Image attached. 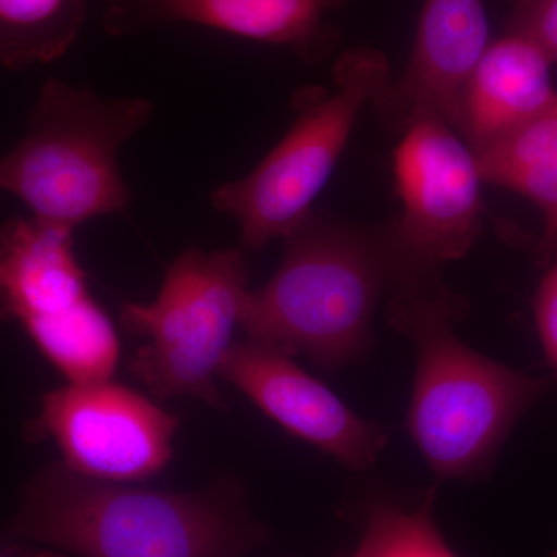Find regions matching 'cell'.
<instances>
[{"instance_id":"obj_1","label":"cell","mask_w":557,"mask_h":557,"mask_svg":"<svg viewBox=\"0 0 557 557\" xmlns=\"http://www.w3.org/2000/svg\"><path fill=\"white\" fill-rule=\"evenodd\" d=\"M263 537L234 480L168 493L86 478L64 463L25 483L5 530L11 544L78 557H237Z\"/></svg>"},{"instance_id":"obj_2","label":"cell","mask_w":557,"mask_h":557,"mask_svg":"<svg viewBox=\"0 0 557 557\" xmlns=\"http://www.w3.org/2000/svg\"><path fill=\"white\" fill-rule=\"evenodd\" d=\"M469 302L443 278L392 289L387 321L417 347L408 431L438 482L482 479L547 381L509 369L454 332Z\"/></svg>"},{"instance_id":"obj_3","label":"cell","mask_w":557,"mask_h":557,"mask_svg":"<svg viewBox=\"0 0 557 557\" xmlns=\"http://www.w3.org/2000/svg\"><path fill=\"white\" fill-rule=\"evenodd\" d=\"M274 276L247 293L248 341L336 372L364 357L381 300L397 285L386 225L364 226L311 209L284 237Z\"/></svg>"},{"instance_id":"obj_4","label":"cell","mask_w":557,"mask_h":557,"mask_svg":"<svg viewBox=\"0 0 557 557\" xmlns=\"http://www.w3.org/2000/svg\"><path fill=\"white\" fill-rule=\"evenodd\" d=\"M153 116L146 98H104L61 79L44 84L27 132L0 157V190L32 218L75 231L129 207L120 152Z\"/></svg>"},{"instance_id":"obj_5","label":"cell","mask_w":557,"mask_h":557,"mask_svg":"<svg viewBox=\"0 0 557 557\" xmlns=\"http://www.w3.org/2000/svg\"><path fill=\"white\" fill-rule=\"evenodd\" d=\"M391 65L376 49L344 53L335 89L296 97L295 123L258 166L211 193L212 207L240 225V248L260 251L284 239L327 186L359 116L391 83Z\"/></svg>"},{"instance_id":"obj_6","label":"cell","mask_w":557,"mask_h":557,"mask_svg":"<svg viewBox=\"0 0 557 557\" xmlns=\"http://www.w3.org/2000/svg\"><path fill=\"white\" fill-rule=\"evenodd\" d=\"M248 281L242 248L183 251L156 300L123 304L124 330L148 339L129 359L132 375L156 398L190 397L225 410L215 376L239 325Z\"/></svg>"},{"instance_id":"obj_7","label":"cell","mask_w":557,"mask_h":557,"mask_svg":"<svg viewBox=\"0 0 557 557\" xmlns=\"http://www.w3.org/2000/svg\"><path fill=\"white\" fill-rule=\"evenodd\" d=\"M75 231L36 219L0 225V321L17 322L69 384L112 379L120 341L90 295Z\"/></svg>"},{"instance_id":"obj_8","label":"cell","mask_w":557,"mask_h":557,"mask_svg":"<svg viewBox=\"0 0 557 557\" xmlns=\"http://www.w3.org/2000/svg\"><path fill=\"white\" fill-rule=\"evenodd\" d=\"M401 212L386 223L397 285L442 277L474 248L483 230L478 159L449 124L420 121L401 135L394 157Z\"/></svg>"},{"instance_id":"obj_9","label":"cell","mask_w":557,"mask_h":557,"mask_svg":"<svg viewBox=\"0 0 557 557\" xmlns=\"http://www.w3.org/2000/svg\"><path fill=\"white\" fill-rule=\"evenodd\" d=\"M178 426L177 417L108 380L49 392L28 435L53 438L62 463L81 475L127 483L166 468Z\"/></svg>"},{"instance_id":"obj_10","label":"cell","mask_w":557,"mask_h":557,"mask_svg":"<svg viewBox=\"0 0 557 557\" xmlns=\"http://www.w3.org/2000/svg\"><path fill=\"white\" fill-rule=\"evenodd\" d=\"M218 376L239 388L288 434L306 440L344 467L368 469L386 448L383 426L358 417L287 355L248 339L233 343Z\"/></svg>"},{"instance_id":"obj_11","label":"cell","mask_w":557,"mask_h":557,"mask_svg":"<svg viewBox=\"0 0 557 557\" xmlns=\"http://www.w3.org/2000/svg\"><path fill=\"white\" fill-rule=\"evenodd\" d=\"M490 42L485 0H424L408 62L372 104L384 129L401 137L426 120L456 129L461 90Z\"/></svg>"},{"instance_id":"obj_12","label":"cell","mask_w":557,"mask_h":557,"mask_svg":"<svg viewBox=\"0 0 557 557\" xmlns=\"http://www.w3.org/2000/svg\"><path fill=\"white\" fill-rule=\"evenodd\" d=\"M553 65L522 33L508 32L490 42L458 101L456 131L472 152L511 137L555 101Z\"/></svg>"},{"instance_id":"obj_13","label":"cell","mask_w":557,"mask_h":557,"mask_svg":"<svg viewBox=\"0 0 557 557\" xmlns=\"http://www.w3.org/2000/svg\"><path fill=\"white\" fill-rule=\"evenodd\" d=\"M347 0H116L110 25L135 30L152 22H189L242 38L288 47L307 62L333 46L325 16Z\"/></svg>"},{"instance_id":"obj_14","label":"cell","mask_w":557,"mask_h":557,"mask_svg":"<svg viewBox=\"0 0 557 557\" xmlns=\"http://www.w3.org/2000/svg\"><path fill=\"white\" fill-rule=\"evenodd\" d=\"M486 185L515 190L544 218L541 259L557 256V97L522 129L475 153Z\"/></svg>"},{"instance_id":"obj_15","label":"cell","mask_w":557,"mask_h":557,"mask_svg":"<svg viewBox=\"0 0 557 557\" xmlns=\"http://www.w3.org/2000/svg\"><path fill=\"white\" fill-rule=\"evenodd\" d=\"M83 20L81 0H0V65L24 69L57 60Z\"/></svg>"},{"instance_id":"obj_16","label":"cell","mask_w":557,"mask_h":557,"mask_svg":"<svg viewBox=\"0 0 557 557\" xmlns=\"http://www.w3.org/2000/svg\"><path fill=\"white\" fill-rule=\"evenodd\" d=\"M435 490L416 511L376 500L368 508L366 533L354 557H457L435 525Z\"/></svg>"},{"instance_id":"obj_17","label":"cell","mask_w":557,"mask_h":557,"mask_svg":"<svg viewBox=\"0 0 557 557\" xmlns=\"http://www.w3.org/2000/svg\"><path fill=\"white\" fill-rule=\"evenodd\" d=\"M508 32L534 40L557 64V0H516Z\"/></svg>"},{"instance_id":"obj_18","label":"cell","mask_w":557,"mask_h":557,"mask_svg":"<svg viewBox=\"0 0 557 557\" xmlns=\"http://www.w3.org/2000/svg\"><path fill=\"white\" fill-rule=\"evenodd\" d=\"M534 318L545 354L557 372V260L539 285Z\"/></svg>"},{"instance_id":"obj_19","label":"cell","mask_w":557,"mask_h":557,"mask_svg":"<svg viewBox=\"0 0 557 557\" xmlns=\"http://www.w3.org/2000/svg\"><path fill=\"white\" fill-rule=\"evenodd\" d=\"M14 547L0 552V557H28V549L21 547L20 544H13Z\"/></svg>"},{"instance_id":"obj_20","label":"cell","mask_w":557,"mask_h":557,"mask_svg":"<svg viewBox=\"0 0 557 557\" xmlns=\"http://www.w3.org/2000/svg\"><path fill=\"white\" fill-rule=\"evenodd\" d=\"M553 557H557V555H553Z\"/></svg>"}]
</instances>
